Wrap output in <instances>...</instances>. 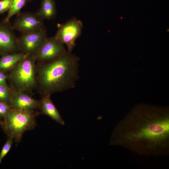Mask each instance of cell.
Masks as SVG:
<instances>
[{"mask_svg":"<svg viewBox=\"0 0 169 169\" xmlns=\"http://www.w3.org/2000/svg\"><path fill=\"white\" fill-rule=\"evenodd\" d=\"M109 143L140 155H168V109L145 104L135 106L116 125Z\"/></svg>","mask_w":169,"mask_h":169,"instance_id":"1","label":"cell"},{"mask_svg":"<svg viewBox=\"0 0 169 169\" xmlns=\"http://www.w3.org/2000/svg\"><path fill=\"white\" fill-rule=\"evenodd\" d=\"M79 58L67 52L61 57L37 67V86L42 97L75 87L79 78Z\"/></svg>","mask_w":169,"mask_h":169,"instance_id":"2","label":"cell"},{"mask_svg":"<svg viewBox=\"0 0 169 169\" xmlns=\"http://www.w3.org/2000/svg\"><path fill=\"white\" fill-rule=\"evenodd\" d=\"M36 61L34 55L26 54L10 71L7 79L14 88L12 90L29 94L37 86Z\"/></svg>","mask_w":169,"mask_h":169,"instance_id":"3","label":"cell"},{"mask_svg":"<svg viewBox=\"0 0 169 169\" xmlns=\"http://www.w3.org/2000/svg\"><path fill=\"white\" fill-rule=\"evenodd\" d=\"M37 113L11 109L3 118L1 126L7 136L16 143L20 142L24 133L33 129L36 125Z\"/></svg>","mask_w":169,"mask_h":169,"instance_id":"4","label":"cell"},{"mask_svg":"<svg viewBox=\"0 0 169 169\" xmlns=\"http://www.w3.org/2000/svg\"><path fill=\"white\" fill-rule=\"evenodd\" d=\"M83 28L82 21L73 18L64 23H58L54 36L66 45L67 52L72 53L76 45V40L81 34Z\"/></svg>","mask_w":169,"mask_h":169,"instance_id":"5","label":"cell"},{"mask_svg":"<svg viewBox=\"0 0 169 169\" xmlns=\"http://www.w3.org/2000/svg\"><path fill=\"white\" fill-rule=\"evenodd\" d=\"M17 14L12 26L22 35L45 29L44 19L36 13L20 12Z\"/></svg>","mask_w":169,"mask_h":169,"instance_id":"6","label":"cell"},{"mask_svg":"<svg viewBox=\"0 0 169 169\" xmlns=\"http://www.w3.org/2000/svg\"><path fill=\"white\" fill-rule=\"evenodd\" d=\"M67 52L64 44L54 36L47 38L34 56L38 62L46 63L61 57Z\"/></svg>","mask_w":169,"mask_h":169,"instance_id":"7","label":"cell"},{"mask_svg":"<svg viewBox=\"0 0 169 169\" xmlns=\"http://www.w3.org/2000/svg\"><path fill=\"white\" fill-rule=\"evenodd\" d=\"M47 38L45 29L17 38L18 51L25 54L34 55Z\"/></svg>","mask_w":169,"mask_h":169,"instance_id":"8","label":"cell"},{"mask_svg":"<svg viewBox=\"0 0 169 169\" xmlns=\"http://www.w3.org/2000/svg\"><path fill=\"white\" fill-rule=\"evenodd\" d=\"M12 26L9 22L0 23V54L17 52V39Z\"/></svg>","mask_w":169,"mask_h":169,"instance_id":"9","label":"cell"},{"mask_svg":"<svg viewBox=\"0 0 169 169\" xmlns=\"http://www.w3.org/2000/svg\"><path fill=\"white\" fill-rule=\"evenodd\" d=\"M12 90V95L10 104L11 109L32 112L38 108L40 100L33 99L26 93Z\"/></svg>","mask_w":169,"mask_h":169,"instance_id":"10","label":"cell"},{"mask_svg":"<svg viewBox=\"0 0 169 169\" xmlns=\"http://www.w3.org/2000/svg\"><path fill=\"white\" fill-rule=\"evenodd\" d=\"M40 100L38 108L41 113L47 115L57 123L64 125V122L60 113L50 99V96L42 97Z\"/></svg>","mask_w":169,"mask_h":169,"instance_id":"11","label":"cell"},{"mask_svg":"<svg viewBox=\"0 0 169 169\" xmlns=\"http://www.w3.org/2000/svg\"><path fill=\"white\" fill-rule=\"evenodd\" d=\"M26 55L21 52L2 55L0 59V71L5 73L10 71Z\"/></svg>","mask_w":169,"mask_h":169,"instance_id":"12","label":"cell"},{"mask_svg":"<svg viewBox=\"0 0 169 169\" xmlns=\"http://www.w3.org/2000/svg\"><path fill=\"white\" fill-rule=\"evenodd\" d=\"M36 13L44 19H54L57 14L54 0H41L40 7Z\"/></svg>","mask_w":169,"mask_h":169,"instance_id":"13","label":"cell"},{"mask_svg":"<svg viewBox=\"0 0 169 169\" xmlns=\"http://www.w3.org/2000/svg\"><path fill=\"white\" fill-rule=\"evenodd\" d=\"M30 0H12L7 15L4 22H9L11 18L18 14L22 8L25 6Z\"/></svg>","mask_w":169,"mask_h":169,"instance_id":"14","label":"cell"},{"mask_svg":"<svg viewBox=\"0 0 169 169\" xmlns=\"http://www.w3.org/2000/svg\"><path fill=\"white\" fill-rule=\"evenodd\" d=\"M12 95V90L0 84V102L5 103L10 106Z\"/></svg>","mask_w":169,"mask_h":169,"instance_id":"15","label":"cell"},{"mask_svg":"<svg viewBox=\"0 0 169 169\" xmlns=\"http://www.w3.org/2000/svg\"><path fill=\"white\" fill-rule=\"evenodd\" d=\"M13 140L10 137H8L7 141L3 146L0 153V164L2 160L10 149Z\"/></svg>","mask_w":169,"mask_h":169,"instance_id":"16","label":"cell"},{"mask_svg":"<svg viewBox=\"0 0 169 169\" xmlns=\"http://www.w3.org/2000/svg\"><path fill=\"white\" fill-rule=\"evenodd\" d=\"M11 110L9 105L7 104L0 102V116L3 118L6 117Z\"/></svg>","mask_w":169,"mask_h":169,"instance_id":"17","label":"cell"},{"mask_svg":"<svg viewBox=\"0 0 169 169\" xmlns=\"http://www.w3.org/2000/svg\"><path fill=\"white\" fill-rule=\"evenodd\" d=\"M12 0H1L0 1V14L8 11Z\"/></svg>","mask_w":169,"mask_h":169,"instance_id":"18","label":"cell"},{"mask_svg":"<svg viewBox=\"0 0 169 169\" xmlns=\"http://www.w3.org/2000/svg\"><path fill=\"white\" fill-rule=\"evenodd\" d=\"M7 78V75H6L5 73L0 71V84L9 89L11 90L7 84L6 81Z\"/></svg>","mask_w":169,"mask_h":169,"instance_id":"19","label":"cell"},{"mask_svg":"<svg viewBox=\"0 0 169 169\" xmlns=\"http://www.w3.org/2000/svg\"><path fill=\"white\" fill-rule=\"evenodd\" d=\"M2 118L0 116V126H1L3 120H2Z\"/></svg>","mask_w":169,"mask_h":169,"instance_id":"20","label":"cell"},{"mask_svg":"<svg viewBox=\"0 0 169 169\" xmlns=\"http://www.w3.org/2000/svg\"><path fill=\"white\" fill-rule=\"evenodd\" d=\"M1 0H0V1H1Z\"/></svg>","mask_w":169,"mask_h":169,"instance_id":"21","label":"cell"}]
</instances>
